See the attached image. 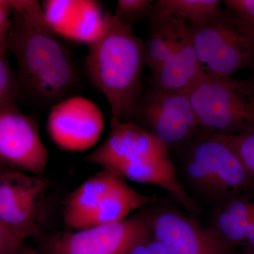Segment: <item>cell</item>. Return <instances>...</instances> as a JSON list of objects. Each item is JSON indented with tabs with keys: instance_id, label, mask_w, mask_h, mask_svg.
Returning <instances> with one entry per match:
<instances>
[{
	"instance_id": "9",
	"label": "cell",
	"mask_w": 254,
	"mask_h": 254,
	"mask_svg": "<svg viewBox=\"0 0 254 254\" xmlns=\"http://www.w3.org/2000/svg\"><path fill=\"white\" fill-rule=\"evenodd\" d=\"M48 183L15 169L0 173V221L26 237L38 236Z\"/></svg>"
},
{
	"instance_id": "4",
	"label": "cell",
	"mask_w": 254,
	"mask_h": 254,
	"mask_svg": "<svg viewBox=\"0 0 254 254\" xmlns=\"http://www.w3.org/2000/svg\"><path fill=\"white\" fill-rule=\"evenodd\" d=\"M182 173L197 196L215 208L225 201L254 192V180L236 154L213 134L187 142Z\"/></svg>"
},
{
	"instance_id": "7",
	"label": "cell",
	"mask_w": 254,
	"mask_h": 254,
	"mask_svg": "<svg viewBox=\"0 0 254 254\" xmlns=\"http://www.w3.org/2000/svg\"><path fill=\"white\" fill-rule=\"evenodd\" d=\"M154 210H143L121 221L58 232L43 241V254H129L153 235Z\"/></svg>"
},
{
	"instance_id": "10",
	"label": "cell",
	"mask_w": 254,
	"mask_h": 254,
	"mask_svg": "<svg viewBox=\"0 0 254 254\" xmlns=\"http://www.w3.org/2000/svg\"><path fill=\"white\" fill-rule=\"evenodd\" d=\"M47 125L55 144L68 151H83L99 141L104 115L94 102L73 96L53 105Z\"/></svg>"
},
{
	"instance_id": "31",
	"label": "cell",
	"mask_w": 254,
	"mask_h": 254,
	"mask_svg": "<svg viewBox=\"0 0 254 254\" xmlns=\"http://www.w3.org/2000/svg\"><path fill=\"white\" fill-rule=\"evenodd\" d=\"M6 168H8L7 167H6V165H5L0 160V173Z\"/></svg>"
},
{
	"instance_id": "8",
	"label": "cell",
	"mask_w": 254,
	"mask_h": 254,
	"mask_svg": "<svg viewBox=\"0 0 254 254\" xmlns=\"http://www.w3.org/2000/svg\"><path fill=\"white\" fill-rule=\"evenodd\" d=\"M135 116L143 119L149 128L148 131L169 148L206 133L198 125L188 91L153 87L142 96Z\"/></svg>"
},
{
	"instance_id": "28",
	"label": "cell",
	"mask_w": 254,
	"mask_h": 254,
	"mask_svg": "<svg viewBox=\"0 0 254 254\" xmlns=\"http://www.w3.org/2000/svg\"><path fill=\"white\" fill-rule=\"evenodd\" d=\"M243 246L245 247V254H254V218L251 224L248 235Z\"/></svg>"
},
{
	"instance_id": "23",
	"label": "cell",
	"mask_w": 254,
	"mask_h": 254,
	"mask_svg": "<svg viewBox=\"0 0 254 254\" xmlns=\"http://www.w3.org/2000/svg\"><path fill=\"white\" fill-rule=\"evenodd\" d=\"M213 135L236 154L246 171L254 180V131L240 136Z\"/></svg>"
},
{
	"instance_id": "2",
	"label": "cell",
	"mask_w": 254,
	"mask_h": 254,
	"mask_svg": "<svg viewBox=\"0 0 254 254\" xmlns=\"http://www.w3.org/2000/svg\"><path fill=\"white\" fill-rule=\"evenodd\" d=\"M86 68L111 110V125L136 115L141 101L145 43L114 14L105 13L99 38L88 46Z\"/></svg>"
},
{
	"instance_id": "3",
	"label": "cell",
	"mask_w": 254,
	"mask_h": 254,
	"mask_svg": "<svg viewBox=\"0 0 254 254\" xmlns=\"http://www.w3.org/2000/svg\"><path fill=\"white\" fill-rule=\"evenodd\" d=\"M109 136L84 159L124 180L155 185L169 192L188 213L199 208L179 178L170 148L147 130L131 122L111 125Z\"/></svg>"
},
{
	"instance_id": "6",
	"label": "cell",
	"mask_w": 254,
	"mask_h": 254,
	"mask_svg": "<svg viewBox=\"0 0 254 254\" xmlns=\"http://www.w3.org/2000/svg\"><path fill=\"white\" fill-rule=\"evenodd\" d=\"M190 34L205 74L229 77L254 66V36L228 8H220L203 24L190 27Z\"/></svg>"
},
{
	"instance_id": "30",
	"label": "cell",
	"mask_w": 254,
	"mask_h": 254,
	"mask_svg": "<svg viewBox=\"0 0 254 254\" xmlns=\"http://www.w3.org/2000/svg\"><path fill=\"white\" fill-rule=\"evenodd\" d=\"M18 254H37L36 251L31 250V249L27 248V247L23 246L21 250L20 251L19 253Z\"/></svg>"
},
{
	"instance_id": "24",
	"label": "cell",
	"mask_w": 254,
	"mask_h": 254,
	"mask_svg": "<svg viewBox=\"0 0 254 254\" xmlns=\"http://www.w3.org/2000/svg\"><path fill=\"white\" fill-rule=\"evenodd\" d=\"M28 237L0 221V254H18Z\"/></svg>"
},
{
	"instance_id": "17",
	"label": "cell",
	"mask_w": 254,
	"mask_h": 254,
	"mask_svg": "<svg viewBox=\"0 0 254 254\" xmlns=\"http://www.w3.org/2000/svg\"><path fill=\"white\" fill-rule=\"evenodd\" d=\"M148 40L145 43V64L154 72L173 53L187 22L174 16L151 15Z\"/></svg>"
},
{
	"instance_id": "13",
	"label": "cell",
	"mask_w": 254,
	"mask_h": 254,
	"mask_svg": "<svg viewBox=\"0 0 254 254\" xmlns=\"http://www.w3.org/2000/svg\"><path fill=\"white\" fill-rule=\"evenodd\" d=\"M203 74L189 23L184 27L171 55L153 73V87L189 91Z\"/></svg>"
},
{
	"instance_id": "16",
	"label": "cell",
	"mask_w": 254,
	"mask_h": 254,
	"mask_svg": "<svg viewBox=\"0 0 254 254\" xmlns=\"http://www.w3.org/2000/svg\"><path fill=\"white\" fill-rule=\"evenodd\" d=\"M153 203V198L137 191L126 180L115 175L109 190L86 228L121 221L128 218L132 212Z\"/></svg>"
},
{
	"instance_id": "14",
	"label": "cell",
	"mask_w": 254,
	"mask_h": 254,
	"mask_svg": "<svg viewBox=\"0 0 254 254\" xmlns=\"http://www.w3.org/2000/svg\"><path fill=\"white\" fill-rule=\"evenodd\" d=\"M115 176V174L103 169L71 192L64 205V221L66 227L70 230L86 228Z\"/></svg>"
},
{
	"instance_id": "25",
	"label": "cell",
	"mask_w": 254,
	"mask_h": 254,
	"mask_svg": "<svg viewBox=\"0 0 254 254\" xmlns=\"http://www.w3.org/2000/svg\"><path fill=\"white\" fill-rule=\"evenodd\" d=\"M224 4L241 18L254 38V0H227Z\"/></svg>"
},
{
	"instance_id": "15",
	"label": "cell",
	"mask_w": 254,
	"mask_h": 254,
	"mask_svg": "<svg viewBox=\"0 0 254 254\" xmlns=\"http://www.w3.org/2000/svg\"><path fill=\"white\" fill-rule=\"evenodd\" d=\"M250 194L237 195L215 208L210 228L225 244L244 245L254 218V201Z\"/></svg>"
},
{
	"instance_id": "20",
	"label": "cell",
	"mask_w": 254,
	"mask_h": 254,
	"mask_svg": "<svg viewBox=\"0 0 254 254\" xmlns=\"http://www.w3.org/2000/svg\"><path fill=\"white\" fill-rule=\"evenodd\" d=\"M80 1L49 0L42 4L45 16L58 34L67 36L76 16Z\"/></svg>"
},
{
	"instance_id": "32",
	"label": "cell",
	"mask_w": 254,
	"mask_h": 254,
	"mask_svg": "<svg viewBox=\"0 0 254 254\" xmlns=\"http://www.w3.org/2000/svg\"><path fill=\"white\" fill-rule=\"evenodd\" d=\"M251 70H252V73H253V76H252V77L251 78H252V79L253 80V81H254V66H253V67L251 68Z\"/></svg>"
},
{
	"instance_id": "18",
	"label": "cell",
	"mask_w": 254,
	"mask_h": 254,
	"mask_svg": "<svg viewBox=\"0 0 254 254\" xmlns=\"http://www.w3.org/2000/svg\"><path fill=\"white\" fill-rule=\"evenodd\" d=\"M220 4L218 0H158L151 15L182 18L195 27L213 17L221 8Z\"/></svg>"
},
{
	"instance_id": "12",
	"label": "cell",
	"mask_w": 254,
	"mask_h": 254,
	"mask_svg": "<svg viewBox=\"0 0 254 254\" xmlns=\"http://www.w3.org/2000/svg\"><path fill=\"white\" fill-rule=\"evenodd\" d=\"M153 234L170 254H233L210 228L172 208L154 210Z\"/></svg>"
},
{
	"instance_id": "29",
	"label": "cell",
	"mask_w": 254,
	"mask_h": 254,
	"mask_svg": "<svg viewBox=\"0 0 254 254\" xmlns=\"http://www.w3.org/2000/svg\"><path fill=\"white\" fill-rule=\"evenodd\" d=\"M146 240L143 241L141 243L133 247L129 254H148V249H147Z\"/></svg>"
},
{
	"instance_id": "11",
	"label": "cell",
	"mask_w": 254,
	"mask_h": 254,
	"mask_svg": "<svg viewBox=\"0 0 254 254\" xmlns=\"http://www.w3.org/2000/svg\"><path fill=\"white\" fill-rule=\"evenodd\" d=\"M0 160L7 168L37 176L48 165L38 124L18 108L0 111Z\"/></svg>"
},
{
	"instance_id": "19",
	"label": "cell",
	"mask_w": 254,
	"mask_h": 254,
	"mask_svg": "<svg viewBox=\"0 0 254 254\" xmlns=\"http://www.w3.org/2000/svg\"><path fill=\"white\" fill-rule=\"evenodd\" d=\"M105 16L100 3L80 1L68 38L86 43L87 46L91 44L103 31Z\"/></svg>"
},
{
	"instance_id": "22",
	"label": "cell",
	"mask_w": 254,
	"mask_h": 254,
	"mask_svg": "<svg viewBox=\"0 0 254 254\" xmlns=\"http://www.w3.org/2000/svg\"><path fill=\"white\" fill-rule=\"evenodd\" d=\"M155 1L152 0H119L115 17L123 24L133 28L143 20H149Z\"/></svg>"
},
{
	"instance_id": "27",
	"label": "cell",
	"mask_w": 254,
	"mask_h": 254,
	"mask_svg": "<svg viewBox=\"0 0 254 254\" xmlns=\"http://www.w3.org/2000/svg\"><path fill=\"white\" fill-rule=\"evenodd\" d=\"M148 254H170L161 243L153 235L146 241Z\"/></svg>"
},
{
	"instance_id": "1",
	"label": "cell",
	"mask_w": 254,
	"mask_h": 254,
	"mask_svg": "<svg viewBox=\"0 0 254 254\" xmlns=\"http://www.w3.org/2000/svg\"><path fill=\"white\" fill-rule=\"evenodd\" d=\"M12 7L7 48L16 58L21 88L55 105L78 86L79 72L69 50L47 21L36 0H10Z\"/></svg>"
},
{
	"instance_id": "26",
	"label": "cell",
	"mask_w": 254,
	"mask_h": 254,
	"mask_svg": "<svg viewBox=\"0 0 254 254\" xmlns=\"http://www.w3.org/2000/svg\"><path fill=\"white\" fill-rule=\"evenodd\" d=\"M11 17L12 7L10 0H0V48L7 46Z\"/></svg>"
},
{
	"instance_id": "5",
	"label": "cell",
	"mask_w": 254,
	"mask_h": 254,
	"mask_svg": "<svg viewBox=\"0 0 254 254\" xmlns=\"http://www.w3.org/2000/svg\"><path fill=\"white\" fill-rule=\"evenodd\" d=\"M200 128L208 134L240 136L254 131V81L203 73L188 91Z\"/></svg>"
},
{
	"instance_id": "21",
	"label": "cell",
	"mask_w": 254,
	"mask_h": 254,
	"mask_svg": "<svg viewBox=\"0 0 254 254\" xmlns=\"http://www.w3.org/2000/svg\"><path fill=\"white\" fill-rule=\"evenodd\" d=\"M7 46L0 48V111L17 108L21 91L17 76L10 66Z\"/></svg>"
}]
</instances>
